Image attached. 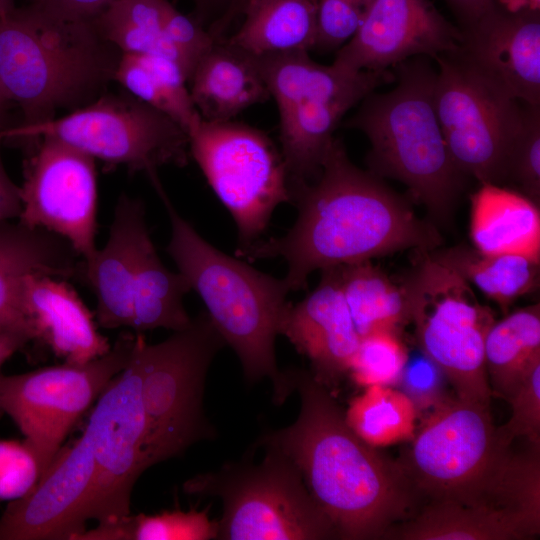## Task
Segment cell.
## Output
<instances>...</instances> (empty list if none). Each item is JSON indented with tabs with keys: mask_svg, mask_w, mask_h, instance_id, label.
<instances>
[{
	"mask_svg": "<svg viewBox=\"0 0 540 540\" xmlns=\"http://www.w3.org/2000/svg\"><path fill=\"white\" fill-rule=\"evenodd\" d=\"M298 215L282 236L260 240L237 253L256 260L282 258L290 291L305 289L317 270L395 252L439 248L437 228L418 217L381 178L354 165L342 144L331 141L318 175L290 188Z\"/></svg>",
	"mask_w": 540,
	"mask_h": 540,
	"instance_id": "1",
	"label": "cell"
},
{
	"mask_svg": "<svg viewBox=\"0 0 540 540\" xmlns=\"http://www.w3.org/2000/svg\"><path fill=\"white\" fill-rule=\"evenodd\" d=\"M286 371L300 398L298 417L262 434L256 444L274 446L295 463L337 538H384L415 514L420 500L403 468L354 433L332 394L311 372Z\"/></svg>",
	"mask_w": 540,
	"mask_h": 540,
	"instance_id": "2",
	"label": "cell"
},
{
	"mask_svg": "<svg viewBox=\"0 0 540 540\" xmlns=\"http://www.w3.org/2000/svg\"><path fill=\"white\" fill-rule=\"evenodd\" d=\"M169 217L166 251L202 299L207 315L236 353L246 381L269 380L272 399L281 405L293 392L280 370L275 339L280 335L291 292L284 280L261 272L208 243L173 206L160 181L153 184Z\"/></svg>",
	"mask_w": 540,
	"mask_h": 540,
	"instance_id": "3",
	"label": "cell"
},
{
	"mask_svg": "<svg viewBox=\"0 0 540 540\" xmlns=\"http://www.w3.org/2000/svg\"><path fill=\"white\" fill-rule=\"evenodd\" d=\"M120 56L93 21L65 19L31 4L0 15V84L20 107L22 126L97 99L114 80Z\"/></svg>",
	"mask_w": 540,
	"mask_h": 540,
	"instance_id": "4",
	"label": "cell"
},
{
	"mask_svg": "<svg viewBox=\"0 0 540 540\" xmlns=\"http://www.w3.org/2000/svg\"><path fill=\"white\" fill-rule=\"evenodd\" d=\"M429 59L416 56L394 66L395 87L368 94L347 126L368 137L371 173L402 182L434 219L446 223L465 176L450 157L437 118V71Z\"/></svg>",
	"mask_w": 540,
	"mask_h": 540,
	"instance_id": "5",
	"label": "cell"
},
{
	"mask_svg": "<svg viewBox=\"0 0 540 540\" xmlns=\"http://www.w3.org/2000/svg\"><path fill=\"white\" fill-rule=\"evenodd\" d=\"M259 462L246 457L187 480L189 495L216 497L222 516L220 540H322L337 538L329 519L311 496L295 463L280 449Z\"/></svg>",
	"mask_w": 540,
	"mask_h": 540,
	"instance_id": "6",
	"label": "cell"
},
{
	"mask_svg": "<svg viewBox=\"0 0 540 540\" xmlns=\"http://www.w3.org/2000/svg\"><path fill=\"white\" fill-rule=\"evenodd\" d=\"M225 345L204 312L159 343L148 344L141 335L137 351L148 468L214 438L203 394L208 369Z\"/></svg>",
	"mask_w": 540,
	"mask_h": 540,
	"instance_id": "7",
	"label": "cell"
},
{
	"mask_svg": "<svg viewBox=\"0 0 540 540\" xmlns=\"http://www.w3.org/2000/svg\"><path fill=\"white\" fill-rule=\"evenodd\" d=\"M398 461L419 499L467 503L485 496L512 452L496 432L490 406L446 395L416 427Z\"/></svg>",
	"mask_w": 540,
	"mask_h": 540,
	"instance_id": "8",
	"label": "cell"
},
{
	"mask_svg": "<svg viewBox=\"0 0 540 540\" xmlns=\"http://www.w3.org/2000/svg\"><path fill=\"white\" fill-rule=\"evenodd\" d=\"M419 253L402 283L421 351L441 370L457 397L490 406L484 346L495 321L493 311L479 302L473 287L456 271L430 251Z\"/></svg>",
	"mask_w": 540,
	"mask_h": 540,
	"instance_id": "9",
	"label": "cell"
},
{
	"mask_svg": "<svg viewBox=\"0 0 540 540\" xmlns=\"http://www.w3.org/2000/svg\"><path fill=\"white\" fill-rule=\"evenodd\" d=\"M49 137L130 172L158 176L165 165L184 166L188 134L175 120L130 93H103L67 115L33 126L17 125L5 139Z\"/></svg>",
	"mask_w": 540,
	"mask_h": 540,
	"instance_id": "10",
	"label": "cell"
},
{
	"mask_svg": "<svg viewBox=\"0 0 540 540\" xmlns=\"http://www.w3.org/2000/svg\"><path fill=\"white\" fill-rule=\"evenodd\" d=\"M189 153L237 227L240 253L261 240L274 210L291 203L279 148L262 131L201 117L189 128Z\"/></svg>",
	"mask_w": 540,
	"mask_h": 540,
	"instance_id": "11",
	"label": "cell"
},
{
	"mask_svg": "<svg viewBox=\"0 0 540 540\" xmlns=\"http://www.w3.org/2000/svg\"><path fill=\"white\" fill-rule=\"evenodd\" d=\"M456 50V49H455ZM436 57L434 103L450 157L464 176L506 181L525 103L476 70L456 51Z\"/></svg>",
	"mask_w": 540,
	"mask_h": 540,
	"instance_id": "12",
	"label": "cell"
},
{
	"mask_svg": "<svg viewBox=\"0 0 540 540\" xmlns=\"http://www.w3.org/2000/svg\"><path fill=\"white\" fill-rule=\"evenodd\" d=\"M138 334L123 332L103 356L31 372L0 374V414L8 415L45 470L81 416L130 362Z\"/></svg>",
	"mask_w": 540,
	"mask_h": 540,
	"instance_id": "13",
	"label": "cell"
},
{
	"mask_svg": "<svg viewBox=\"0 0 540 540\" xmlns=\"http://www.w3.org/2000/svg\"><path fill=\"white\" fill-rule=\"evenodd\" d=\"M394 81L384 71H351L310 59L291 76L275 100L280 123V151L290 187L319 173L333 133L345 113L379 85Z\"/></svg>",
	"mask_w": 540,
	"mask_h": 540,
	"instance_id": "14",
	"label": "cell"
},
{
	"mask_svg": "<svg viewBox=\"0 0 540 540\" xmlns=\"http://www.w3.org/2000/svg\"><path fill=\"white\" fill-rule=\"evenodd\" d=\"M137 343L128 365L102 391L85 427L94 461V478L85 521L111 523L131 514V493L148 468L146 419L140 393Z\"/></svg>",
	"mask_w": 540,
	"mask_h": 540,
	"instance_id": "15",
	"label": "cell"
},
{
	"mask_svg": "<svg viewBox=\"0 0 540 540\" xmlns=\"http://www.w3.org/2000/svg\"><path fill=\"white\" fill-rule=\"evenodd\" d=\"M30 142L18 222L62 237L86 259L97 249L95 159L54 138Z\"/></svg>",
	"mask_w": 540,
	"mask_h": 540,
	"instance_id": "16",
	"label": "cell"
},
{
	"mask_svg": "<svg viewBox=\"0 0 540 540\" xmlns=\"http://www.w3.org/2000/svg\"><path fill=\"white\" fill-rule=\"evenodd\" d=\"M461 40L460 28L429 0H373L333 63L351 71H384L412 57L452 52Z\"/></svg>",
	"mask_w": 540,
	"mask_h": 540,
	"instance_id": "17",
	"label": "cell"
},
{
	"mask_svg": "<svg viewBox=\"0 0 540 540\" xmlns=\"http://www.w3.org/2000/svg\"><path fill=\"white\" fill-rule=\"evenodd\" d=\"M94 461L86 434L62 446L36 486L0 517V540H76L84 532Z\"/></svg>",
	"mask_w": 540,
	"mask_h": 540,
	"instance_id": "18",
	"label": "cell"
},
{
	"mask_svg": "<svg viewBox=\"0 0 540 540\" xmlns=\"http://www.w3.org/2000/svg\"><path fill=\"white\" fill-rule=\"evenodd\" d=\"M455 50L522 103L540 106V13L509 12L497 2L460 29Z\"/></svg>",
	"mask_w": 540,
	"mask_h": 540,
	"instance_id": "19",
	"label": "cell"
},
{
	"mask_svg": "<svg viewBox=\"0 0 540 540\" xmlns=\"http://www.w3.org/2000/svg\"><path fill=\"white\" fill-rule=\"evenodd\" d=\"M280 335L309 359L311 373L326 387L349 372L361 337L344 299L337 267L322 270L317 286L300 302L290 304Z\"/></svg>",
	"mask_w": 540,
	"mask_h": 540,
	"instance_id": "20",
	"label": "cell"
},
{
	"mask_svg": "<svg viewBox=\"0 0 540 540\" xmlns=\"http://www.w3.org/2000/svg\"><path fill=\"white\" fill-rule=\"evenodd\" d=\"M145 214L140 199L121 194L105 245L82 259L80 282L95 295V317L102 328L132 329L139 246L149 232Z\"/></svg>",
	"mask_w": 540,
	"mask_h": 540,
	"instance_id": "21",
	"label": "cell"
},
{
	"mask_svg": "<svg viewBox=\"0 0 540 540\" xmlns=\"http://www.w3.org/2000/svg\"><path fill=\"white\" fill-rule=\"evenodd\" d=\"M22 305L32 341L47 346L70 364H85L112 347L98 332L94 314L64 279L30 274L23 282Z\"/></svg>",
	"mask_w": 540,
	"mask_h": 540,
	"instance_id": "22",
	"label": "cell"
},
{
	"mask_svg": "<svg viewBox=\"0 0 540 540\" xmlns=\"http://www.w3.org/2000/svg\"><path fill=\"white\" fill-rule=\"evenodd\" d=\"M81 270L82 258L62 237L20 222H0V330H23L33 339L22 305L28 275L80 281Z\"/></svg>",
	"mask_w": 540,
	"mask_h": 540,
	"instance_id": "23",
	"label": "cell"
},
{
	"mask_svg": "<svg viewBox=\"0 0 540 540\" xmlns=\"http://www.w3.org/2000/svg\"><path fill=\"white\" fill-rule=\"evenodd\" d=\"M188 83L196 111L208 122L231 121L270 97L255 57L222 38L199 60Z\"/></svg>",
	"mask_w": 540,
	"mask_h": 540,
	"instance_id": "24",
	"label": "cell"
},
{
	"mask_svg": "<svg viewBox=\"0 0 540 540\" xmlns=\"http://www.w3.org/2000/svg\"><path fill=\"white\" fill-rule=\"evenodd\" d=\"M470 237L482 253L540 261L539 205L522 193L481 183L471 198Z\"/></svg>",
	"mask_w": 540,
	"mask_h": 540,
	"instance_id": "25",
	"label": "cell"
},
{
	"mask_svg": "<svg viewBox=\"0 0 540 540\" xmlns=\"http://www.w3.org/2000/svg\"><path fill=\"white\" fill-rule=\"evenodd\" d=\"M317 0H247L237 31L224 39L244 53L261 57L314 49Z\"/></svg>",
	"mask_w": 540,
	"mask_h": 540,
	"instance_id": "26",
	"label": "cell"
},
{
	"mask_svg": "<svg viewBox=\"0 0 540 540\" xmlns=\"http://www.w3.org/2000/svg\"><path fill=\"white\" fill-rule=\"evenodd\" d=\"M341 290L361 338L380 331L400 334L411 324L403 283L395 282L370 260L337 267Z\"/></svg>",
	"mask_w": 540,
	"mask_h": 540,
	"instance_id": "27",
	"label": "cell"
},
{
	"mask_svg": "<svg viewBox=\"0 0 540 540\" xmlns=\"http://www.w3.org/2000/svg\"><path fill=\"white\" fill-rule=\"evenodd\" d=\"M430 254L456 271L503 311L539 286L540 261L512 254H485L460 244Z\"/></svg>",
	"mask_w": 540,
	"mask_h": 540,
	"instance_id": "28",
	"label": "cell"
},
{
	"mask_svg": "<svg viewBox=\"0 0 540 540\" xmlns=\"http://www.w3.org/2000/svg\"><path fill=\"white\" fill-rule=\"evenodd\" d=\"M492 395L506 399L540 360V305L526 306L494 321L484 346Z\"/></svg>",
	"mask_w": 540,
	"mask_h": 540,
	"instance_id": "29",
	"label": "cell"
},
{
	"mask_svg": "<svg viewBox=\"0 0 540 540\" xmlns=\"http://www.w3.org/2000/svg\"><path fill=\"white\" fill-rule=\"evenodd\" d=\"M114 81L126 92L171 117L186 132L200 118L186 86L185 72L169 59L121 53Z\"/></svg>",
	"mask_w": 540,
	"mask_h": 540,
	"instance_id": "30",
	"label": "cell"
},
{
	"mask_svg": "<svg viewBox=\"0 0 540 540\" xmlns=\"http://www.w3.org/2000/svg\"><path fill=\"white\" fill-rule=\"evenodd\" d=\"M165 0H117L92 21L110 44L123 54L150 55L169 59L185 72L190 71L167 40L162 27Z\"/></svg>",
	"mask_w": 540,
	"mask_h": 540,
	"instance_id": "31",
	"label": "cell"
},
{
	"mask_svg": "<svg viewBox=\"0 0 540 540\" xmlns=\"http://www.w3.org/2000/svg\"><path fill=\"white\" fill-rule=\"evenodd\" d=\"M344 416L359 438L377 448L410 441L418 412L401 390L373 385L350 401Z\"/></svg>",
	"mask_w": 540,
	"mask_h": 540,
	"instance_id": "32",
	"label": "cell"
},
{
	"mask_svg": "<svg viewBox=\"0 0 540 540\" xmlns=\"http://www.w3.org/2000/svg\"><path fill=\"white\" fill-rule=\"evenodd\" d=\"M218 523L208 510H171L143 513L86 529L76 540H210L216 539Z\"/></svg>",
	"mask_w": 540,
	"mask_h": 540,
	"instance_id": "33",
	"label": "cell"
},
{
	"mask_svg": "<svg viewBox=\"0 0 540 540\" xmlns=\"http://www.w3.org/2000/svg\"><path fill=\"white\" fill-rule=\"evenodd\" d=\"M409 359L400 334L380 331L361 338L349 373L360 386H394Z\"/></svg>",
	"mask_w": 540,
	"mask_h": 540,
	"instance_id": "34",
	"label": "cell"
},
{
	"mask_svg": "<svg viewBox=\"0 0 540 540\" xmlns=\"http://www.w3.org/2000/svg\"><path fill=\"white\" fill-rule=\"evenodd\" d=\"M537 205L540 202V106L525 104L521 130L510 155L506 181Z\"/></svg>",
	"mask_w": 540,
	"mask_h": 540,
	"instance_id": "35",
	"label": "cell"
},
{
	"mask_svg": "<svg viewBox=\"0 0 540 540\" xmlns=\"http://www.w3.org/2000/svg\"><path fill=\"white\" fill-rule=\"evenodd\" d=\"M505 400L510 403L508 421L496 427L497 436L505 446L517 438L540 447V360L529 369L519 386Z\"/></svg>",
	"mask_w": 540,
	"mask_h": 540,
	"instance_id": "36",
	"label": "cell"
},
{
	"mask_svg": "<svg viewBox=\"0 0 540 540\" xmlns=\"http://www.w3.org/2000/svg\"><path fill=\"white\" fill-rule=\"evenodd\" d=\"M43 473L37 453L25 439L0 440V502L27 495Z\"/></svg>",
	"mask_w": 540,
	"mask_h": 540,
	"instance_id": "37",
	"label": "cell"
},
{
	"mask_svg": "<svg viewBox=\"0 0 540 540\" xmlns=\"http://www.w3.org/2000/svg\"><path fill=\"white\" fill-rule=\"evenodd\" d=\"M162 27L167 40L185 61L191 77L195 66L212 48L216 38L202 27L199 20L182 14L168 0L163 4Z\"/></svg>",
	"mask_w": 540,
	"mask_h": 540,
	"instance_id": "38",
	"label": "cell"
},
{
	"mask_svg": "<svg viewBox=\"0 0 540 540\" xmlns=\"http://www.w3.org/2000/svg\"><path fill=\"white\" fill-rule=\"evenodd\" d=\"M363 15L358 6L347 0H317L314 49L329 51L349 42Z\"/></svg>",
	"mask_w": 540,
	"mask_h": 540,
	"instance_id": "39",
	"label": "cell"
},
{
	"mask_svg": "<svg viewBox=\"0 0 540 540\" xmlns=\"http://www.w3.org/2000/svg\"><path fill=\"white\" fill-rule=\"evenodd\" d=\"M446 378L441 370L424 354L407 361L398 384L413 402L418 415L439 403L445 394Z\"/></svg>",
	"mask_w": 540,
	"mask_h": 540,
	"instance_id": "40",
	"label": "cell"
},
{
	"mask_svg": "<svg viewBox=\"0 0 540 540\" xmlns=\"http://www.w3.org/2000/svg\"><path fill=\"white\" fill-rule=\"evenodd\" d=\"M115 1L117 0H32L31 5L65 19L92 21Z\"/></svg>",
	"mask_w": 540,
	"mask_h": 540,
	"instance_id": "41",
	"label": "cell"
},
{
	"mask_svg": "<svg viewBox=\"0 0 540 540\" xmlns=\"http://www.w3.org/2000/svg\"><path fill=\"white\" fill-rule=\"evenodd\" d=\"M21 210L20 187L10 179L0 153V222L18 219Z\"/></svg>",
	"mask_w": 540,
	"mask_h": 540,
	"instance_id": "42",
	"label": "cell"
},
{
	"mask_svg": "<svg viewBox=\"0 0 540 540\" xmlns=\"http://www.w3.org/2000/svg\"><path fill=\"white\" fill-rule=\"evenodd\" d=\"M460 22V29L476 21L496 3L495 0H446Z\"/></svg>",
	"mask_w": 540,
	"mask_h": 540,
	"instance_id": "43",
	"label": "cell"
},
{
	"mask_svg": "<svg viewBox=\"0 0 540 540\" xmlns=\"http://www.w3.org/2000/svg\"><path fill=\"white\" fill-rule=\"evenodd\" d=\"M32 341L30 334L23 330H0V367L17 351Z\"/></svg>",
	"mask_w": 540,
	"mask_h": 540,
	"instance_id": "44",
	"label": "cell"
},
{
	"mask_svg": "<svg viewBox=\"0 0 540 540\" xmlns=\"http://www.w3.org/2000/svg\"><path fill=\"white\" fill-rule=\"evenodd\" d=\"M247 0H230L224 13L214 22L210 31L216 37L227 29V27L237 18L240 17L242 8Z\"/></svg>",
	"mask_w": 540,
	"mask_h": 540,
	"instance_id": "45",
	"label": "cell"
},
{
	"mask_svg": "<svg viewBox=\"0 0 540 540\" xmlns=\"http://www.w3.org/2000/svg\"><path fill=\"white\" fill-rule=\"evenodd\" d=\"M229 1L230 0H193L198 11L203 16L220 11L219 17L224 13Z\"/></svg>",
	"mask_w": 540,
	"mask_h": 540,
	"instance_id": "46",
	"label": "cell"
},
{
	"mask_svg": "<svg viewBox=\"0 0 540 540\" xmlns=\"http://www.w3.org/2000/svg\"><path fill=\"white\" fill-rule=\"evenodd\" d=\"M10 103L0 84V140H4L6 132L14 127L8 122L7 111Z\"/></svg>",
	"mask_w": 540,
	"mask_h": 540,
	"instance_id": "47",
	"label": "cell"
},
{
	"mask_svg": "<svg viewBox=\"0 0 540 540\" xmlns=\"http://www.w3.org/2000/svg\"><path fill=\"white\" fill-rule=\"evenodd\" d=\"M13 8V0H0V15L11 11Z\"/></svg>",
	"mask_w": 540,
	"mask_h": 540,
	"instance_id": "48",
	"label": "cell"
},
{
	"mask_svg": "<svg viewBox=\"0 0 540 540\" xmlns=\"http://www.w3.org/2000/svg\"><path fill=\"white\" fill-rule=\"evenodd\" d=\"M353 4H355L356 6H358L363 12H365V10L367 9V7L370 5V3L373 1V0H347Z\"/></svg>",
	"mask_w": 540,
	"mask_h": 540,
	"instance_id": "49",
	"label": "cell"
},
{
	"mask_svg": "<svg viewBox=\"0 0 540 540\" xmlns=\"http://www.w3.org/2000/svg\"><path fill=\"white\" fill-rule=\"evenodd\" d=\"M529 9L533 11H539L540 9V0H528Z\"/></svg>",
	"mask_w": 540,
	"mask_h": 540,
	"instance_id": "50",
	"label": "cell"
},
{
	"mask_svg": "<svg viewBox=\"0 0 540 540\" xmlns=\"http://www.w3.org/2000/svg\"><path fill=\"white\" fill-rule=\"evenodd\" d=\"M498 4H501L504 0H495Z\"/></svg>",
	"mask_w": 540,
	"mask_h": 540,
	"instance_id": "51",
	"label": "cell"
}]
</instances>
